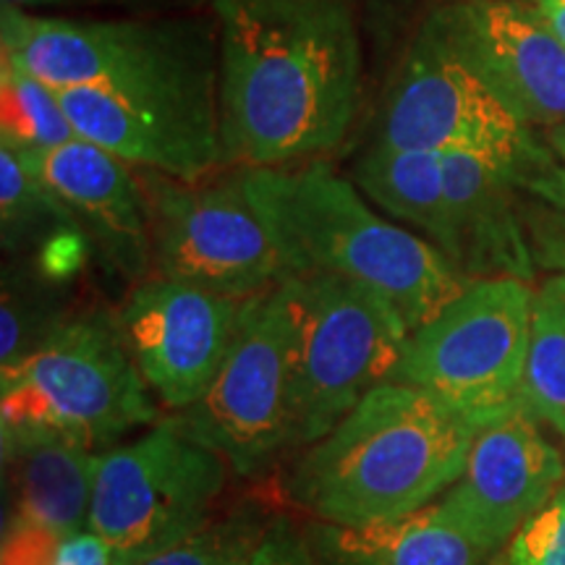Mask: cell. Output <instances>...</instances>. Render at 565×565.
<instances>
[{"label": "cell", "instance_id": "cell-8", "mask_svg": "<svg viewBox=\"0 0 565 565\" xmlns=\"http://www.w3.org/2000/svg\"><path fill=\"white\" fill-rule=\"evenodd\" d=\"M0 40V58L53 89H121L217 74V26L204 17L66 19L3 3Z\"/></svg>", "mask_w": 565, "mask_h": 565}, {"label": "cell", "instance_id": "cell-20", "mask_svg": "<svg viewBox=\"0 0 565 565\" xmlns=\"http://www.w3.org/2000/svg\"><path fill=\"white\" fill-rule=\"evenodd\" d=\"M0 236L9 254H34L42 273L61 280L89 249L68 204L19 158L0 145Z\"/></svg>", "mask_w": 565, "mask_h": 565}, {"label": "cell", "instance_id": "cell-10", "mask_svg": "<svg viewBox=\"0 0 565 565\" xmlns=\"http://www.w3.org/2000/svg\"><path fill=\"white\" fill-rule=\"evenodd\" d=\"M173 416L236 477H263L291 454V309L282 282L242 303L236 338L210 391Z\"/></svg>", "mask_w": 565, "mask_h": 565}, {"label": "cell", "instance_id": "cell-6", "mask_svg": "<svg viewBox=\"0 0 565 565\" xmlns=\"http://www.w3.org/2000/svg\"><path fill=\"white\" fill-rule=\"evenodd\" d=\"M280 282L291 309L294 454L391 380L412 328L393 301L356 280L291 275Z\"/></svg>", "mask_w": 565, "mask_h": 565}, {"label": "cell", "instance_id": "cell-19", "mask_svg": "<svg viewBox=\"0 0 565 565\" xmlns=\"http://www.w3.org/2000/svg\"><path fill=\"white\" fill-rule=\"evenodd\" d=\"M303 529L315 565H490L492 561L443 513L437 500L391 524L338 526L309 521Z\"/></svg>", "mask_w": 565, "mask_h": 565}, {"label": "cell", "instance_id": "cell-15", "mask_svg": "<svg viewBox=\"0 0 565 565\" xmlns=\"http://www.w3.org/2000/svg\"><path fill=\"white\" fill-rule=\"evenodd\" d=\"M565 484L561 450L524 408L487 424L463 475L437 500L443 513L494 555Z\"/></svg>", "mask_w": 565, "mask_h": 565}, {"label": "cell", "instance_id": "cell-27", "mask_svg": "<svg viewBox=\"0 0 565 565\" xmlns=\"http://www.w3.org/2000/svg\"><path fill=\"white\" fill-rule=\"evenodd\" d=\"M244 565H315L307 529L296 526V521L288 519V515L275 513L263 540L246 557Z\"/></svg>", "mask_w": 565, "mask_h": 565}, {"label": "cell", "instance_id": "cell-33", "mask_svg": "<svg viewBox=\"0 0 565 565\" xmlns=\"http://www.w3.org/2000/svg\"><path fill=\"white\" fill-rule=\"evenodd\" d=\"M547 141H550V147H553V150L557 152V158H561L563 166H565V124L555 126V129H550L547 131Z\"/></svg>", "mask_w": 565, "mask_h": 565}, {"label": "cell", "instance_id": "cell-11", "mask_svg": "<svg viewBox=\"0 0 565 565\" xmlns=\"http://www.w3.org/2000/svg\"><path fill=\"white\" fill-rule=\"evenodd\" d=\"M150 223L152 273L246 301L282 280V265L263 217L231 181H179L139 171Z\"/></svg>", "mask_w": 565, "mask_h": 565}, {"label": "cell", "instance_id": "cell-18", "mask_svg": "<svg viewBox=\"0 0 565 565\" xmlns=\"http://www.w3.org/2000/svg\"><path fill=\"white\" fill-rule=\"evenodd\" d=\"M0 437L11 490L6 526H38L61 540L87 529L100 450L45 433Z\"/></svg>", "mask_w": 565, "mask_h": 565}, {"label": "cell", "instance_id": "cell-23", "mask_svg": "<svg viewBox=\"0 0 565 565\" xmlns=\"http://www.w3.org/2000/svg\"><path fill=\"white\" fill-rule=\"evenodd\" d=\"M76 137L58 92L19 63L0 58V141L17 152H40Z\"/></svg>", "mask_w": 565, "mask_h": 565}, {"label": "cell", "instance_id": "cell-13", "mask_svg": "<svg viewBox=\"0 0 565 565\" xmlns=\"http://www.w3.org/2000/svg\"><path fill=\"white\" fill-rule=\"evenodd\" d=\"M242 303L162 275L134 282L116 322L160 408L181 414L210 391L236 338Z\"/></svg>", "mask_w": 565, "mask_h": 565}, {"label": "cell", "instance_id": "cell-31", "mask_svg": "<svg viewBox=\"0 0 565 565\" xmlns=\"http://www.w3.org/2000/svg\"><path fill=\"white\" fill-rule=\"evenodd\" d=\"M53 565H113V553L100 534L82 529L61 542Z\"/></svg>", "mask_w": 565, "mask_h": 565}, {"label": "cell", "instance_id": "cell-1", "mask_svg": "<svg viewBox=\"0 0 565 565\" xmlns=\"http://www.w3.org/2000/svg\"><path fill=\"white\" fill-rule=\"evenodd\" d=\"M225 162L322 160L362 103L353 0H212Z\"/></svg>", "mask_w": 565, "mask_h": 565}, {"label": "cell", "instance_id": "cell-7", "mask_svg": "<svg viewBox=\"0 0 565 565\" xmlns=\"http://www.w3.org/2000/svg\"><path fill=\"white\" fill-rule=\"evenodd\" d=\"M532 303L526 280H469L408 333L391 380L427 391L479 429L519 412Z\"/></svg>", "mask_w": 565, "mask_h": 565}, {"label": "cell", "instance_id": "cell-14", "mask_svg": "<svg viewBox=\"0 0 565 565\" xmlns=\"http://www.w3.org/2000/svg\"><path fill=\"white\" fill-rule=\"evenodd\" d=\"M454 53L534 129L565 124V42L526 0H454L433 17Z\"/></svg>", "mask_w": 565, "mask_h": 565}, {"label": "cell", "instance_id": "cell-24", "mask_svg": "<svg viewBox=\"0 0 565 565\" xmlns=\"http://www.w3.org/2000/svg\"><path fill=\"white\" fill-rule=\"evenodd\" d=\"M66 320L58 278L32 265L6 267L0 301V370L30 356Z\"/></svg>", "mask_w": 565, "mask_h": 565}, {"label": "cell", "instance_id": "cell-26", "mask_svg": "<svg viewBox=\"0 0 565 565\" xmlns=\"http://www.w3.org/2000/svg\"><path fill=\"white\" fill-rule=\"evenodd\" d=\"M490 565H565V484L492 555Z\"/></svg>", "mask_w": 565, "mask_h": 565}, {"label": "cell", "instance_id": "cell-30", "mask_svg": "<svg viewBox=\"0 0 565 565\" xmlns=\"http://www.w3.org/2000/svg\"><path fill=\"white\" fill-rule=\"evenodd\" d=\"M6 6L34 11V9H116L137 13L183 11L200 0H3Z\"/></svg>", "mask_w": 565, "mask_h": 565}, {"label": "cell", "instance_id": "cell-21", "mask_svg": "<svg viewBox=\"0 0 565 565\" xmlns=\"http://www.w3.org/2000/svg\"><path fill=\"white\" fill-rule=\"evenodd\" d=\"M353 181L366 200L401 223L412 225L450 259L454 231L443 152L372 145L353 168Z\"/></svg>", "mask_w": 565, "mask_h": 565}, {"label": "cell", "instance_id": "cell-3", "mask_svg": "<svg viewBox=\"0 0 565 565\" xmlns=\"http://www.w3.org/2000/svg\"><path fill=\"white\" fill-rule=\"evenodd\" d=\"M244 192L278 249L282 278L335 275L383 294L419 328L469 280L416 231L401 228L324 160L242 168Z\"/></svg>", "mask_w": 565, "mask_h": 565}, {"label": "cell", "instance_id": "cell-29", "mask_svg": "<svg viewBox=\"0 0 565 565\" xmlns=\"http://www.w3.org/2000/svg\"><path fill=\"white\" fill-rule=\"evenodd\" d=\"M534 259L557 275H565V210L547 207L529 221Z\"/></svg>", "mask_w": 565, "mask_h": 565}, {"label": "cell", "instance_id": "cell-2", "mask_svg": "<svg viewBox=\"0 0 565 565\" xmlns=\"http://www.w3.org/2000/svg\"><path fill=\"white\" fill-rule=\"evenodd\" d=\"M479 433L435 395L387 380L301 450L286 494L322 524H391L424 511L458 482Z\"/></svg>", "mask_w": 565, "mask_h": 565}, {"label": "cell", "instance_id": "cell-32", "mask_svg": "<svg viewBox=\"0 0 565 565\" xmlns=\"http://www.w3.org/2000/svg\"><path fill=\"white\" fill-rule=\"evenodd\" d=\"M536 9L545 17L550 30L565 42V0H536Z\"/></svg>", "mask_w": 565, "mask_h": 565}, {"label": "cell", "instance_id": "cell-12", "mask_svg": "<svg viewBox=\"0 0 565 565\" xmlns=\"http://www.w3.org/2000/svg\"><path fill=\"white\" fill-rule=\"evenodd\" d=\"M221 71L137 87L55 89L76 137L103 147L134 171L207 181L225 162Z\"/></svg>", "mask_w": 565, "mask_h": 565}, {"label": "cell", "instance_id": "cell-34", "mask_svg": "<svg viewBox=\"0 0 565 565\" xmlns=\"http://www.w3.org/2000/svg\"><path fill=\"white\" fill-rule=\"evenodd\" d=\"M450 3H454V0H450ZM526 3H534L536 6V0H526Z\"/></svg>", "mask_w": 565, "mask_h": 565}, {"label": "cell", "instance_id": "cell-22", "mask_svg": "<svg viewBox=\"0 0 565 565\" xmlns=\"http://www.w3.org/2000/svg\"><path fill=\"white\" fill-rule=\"evenodd\" d=\"M521 408L565 440V275L534 291Z\"/></svg>", "mask_w": 565, "mask_h": 565}, {"label": "cell", "instance_id": "cell-25", "mask_svg": "<svg viewBox=\"0 0 565 565\" xmlns=\"http://www.w3.org/2000/svg\"><path fill=\"white\" fill-rule=\"evenodd\" d=\"M273 515L259 500H244L228 513L212 515L186 540L175 542L141 565H244L263 540Z\"/></svg>", "mask_w": 565, "mask_h": 565}, {"label": "cell", "instance_id": "cell-9", "mask_svg": "<svg viewBox=\"0 0 565 565\" xmlns=\"http://www.w3.org/2000/svg\"><path fill=\"white\" fill-rule=\"evenodd\" d=\"M228 471L175 416L154 422L103 450L87 529L108 542L113 565H141L207 524Z\"/></svg>", "mask_w": 565, "mask_h": 565}, {"label": "cell", "instance_id": "cell-28", "mask_svg": "<svg viewBox=\"0 0 565 565\" xmlns=\"http://www.w3.org/2000/svg\"><path fill=\"white\" fill-rule=\"evenodd\" d=\"M61 536L38 526H6L3 565H53Z\"/></svg>", "mask_w": 565, "mask_h": 565}, {"label": "cell", "instance_id": "cell-5", "mask_svg": "<svg viewBox=\"0 0 565 565\" xmlns=\"http://www.w3.org/2000/svg\"><path fill=\"white\" fill-rule=\"evenodd\" d=\"M160 419L116 317L74 315L40 349L0 370V433H45L108 450Z\"/></svg>", "mask_w": 565, "mask_h": 565}, {"label": "cell", "instance_id": "cell-4", "mask_svg": "<svg viewBox=\"0 0 565 565\" xmlns=\"http://www.w3.org/2000/svg\"><path fill=\"white\" fill-rule=\"evenodd\" d=\"M374 145L477 154L498 166L521 194L565 210L563 160L458 58L433 19L416 32L385 92Z\"/></svg>", "mask_w": 565, "mask_h": 565}, {"label": "cell", "instance_id": "cell-16", "mask_svg": "<svg viewBox=\"0 0 565 565\" xmlns=\"http://www.w3.org/2000/svg\"><path fill=\"white\" fill-rule=\"evenodd\" d=\"M17 154L68 204L89 249L110 273L131 282L150 278V223L145 192L131 166L87 139Z\"/></svg>", "mask_w": 565, "mask_h": 565}, {"label": "cell", "instance_id": "cell-17", "mask_svg": "<svg viewBox=\"0 0 565 565\" xmlns=\"http://www.w3.org/2000/svg\"><path fill=\"white\" fill-rule=\"evenodd\" d=\"M454 249L450 263L466 280L519 278L532 282L536 259L521 192L490 160L443 152Z\"/></svg>", "mask_w": 565, "mask_h": 565}]
</instances>
